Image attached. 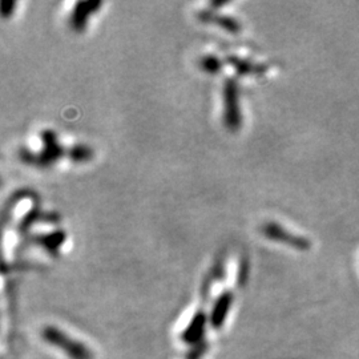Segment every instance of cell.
I'll list each match as a JSON object with an SVG mask.
<instances>
[{
    "mask_svg": "<svg viewBox=\"0 0 359 359\" xmlns=\"http://www.w3.org/2000/svg\"><path fill=\"white\" fill-rule=\"evenodd\" d=\"M39 338L41 344L65 359H96V353L88 342L59 325H44L39 330Z\"/></svg>",
    "mask_w": 359,
    "mask_h": 359,
    "instance_id": "cell-1",
    "label": "cell"
},
{
    "mask_svg": "<svg viewBox=\"0 0 359 359\" xmlns=\"http://www.w3.org/2000/svg\"><path fill=\"white\" fill-rule=\"evenodd\" d=\"M209 333H210V325H209L208 310L203 306L194 310L189 320L180 327L177 332V341L182 346L192 351L197 348H203Z\"/></svg>",
    "mask_w": 359,
    "mask_h": 359,
    "instance_id": "cell-2",
    "label": "cell"
},
{
    "mask_svg": "<svg viewBox=\"0 0 359 359\" xmlns=\"http://www.w3.org/2000/svg\"><path fill=\"white\" fill-rule=\"evenodd\" d=\"M270 231H269V236L274 237L276 240H280V241H287L289 244H293V246H295L297 249H308L309 246H310L306 240L297 238V237H293V236H287L289 233L286 234L278 226H270Z\"/></svg>",
    "mask_w": 359,
    "mask_h": 359,
    "instance_id": "cell-3",
    "label": "cell"
},
{
    "mask_svg": "<svg viewBox=\"0 0 359 359\" xmlns=\"http://www.w3.org/2000/svg\"><path fill=\"white\" fill-rule=\"evenodd\" d=\"M191 359H192V358H191Z\"/></svg>",
    "mask_w": 359,
    "mask_h": 359,
    "instance_id": "cell-4",
    "label": "cell"
}]
</instances>
